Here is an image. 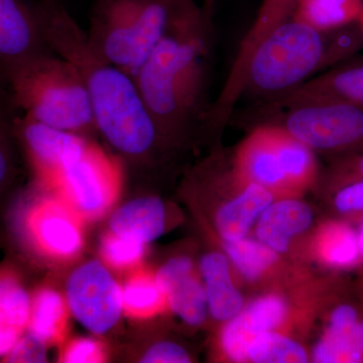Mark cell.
<instances>
[{"label": "cell", "mask_w": 363, "mask_h": 363, "mask_svg": "<svg viewBox=\"0 0 363 363\" xmlns=\"http://www.w3.org/2000/svg\"><path fill=\"white\" fill-rule=\"evenodd\" d=\"M212 54V20L185 0L135 78L167 147L206 126Z\"/></svg>", "instance_id": "cell-1"}, {"label": "cell", "mask_w": 363, "mask_h": 363, "mask_svg": "<svg viewBox=\"0 0 363 363\" xmlns=\"http://www.w3.org/2000/svg\"><path fill=\"white\" fill-rule=\"evenodd\" d=\"M45 42L75 67L89 95L98 133L121 156L149 162L167 147L135 78L93 51L87 32L58 0H35Z\"/></svg>", "instance_id": "cell-2"}, {"label": "cell", "mask_w": 363, "mask_h": 363, "mask_svg": "<svg viewBox=\"0 0 363 363\" xmlns=\"http://www.w3.org/2000/svg\"><path fill=\"white\" fill-rule=\"evenodd\" d=\"M362 47L357 23L324 32L291 18L253 52L240 98L269 104L353 58Z\"/></svg>", "instance_id": "cell-3"}, {"label": "cell", "mask_w": 363, "mask_h": 363, "mask_svg": "<svg viewBox=\"0 0 363 363\" xmlns=\"http://www.w3.org/2000/svg\"><path fill=\"white\" fill-rule=\"evenodd\" d=\"M7 85L23 116L83 138L98 133L82 79L70 62L54 52L40 55L11 72Z\"/></svg>", "instance_id": "cell-4"}, {"label": "cell", "mask_w": 363, "mask_h": 363, "mask_svg": "<svg viewBox=\"0 0 363 363\" xmlns=\"http://www.w3.org/2000/svg\"><path fill=\"white\" fill-rule=\"evenodd\" d=\"M185 0H93L88 42L135 78Z\"/></svg>", "instance_id": "cell-5"}, {"label": "cell", "mask_w": 363, "mask_h": 363, "mask_svg": "<svg viewBox=\"0 0 363 363\" xmlns=\"http://www.w3.org/2000/svg\"><path fill=\"white\" fill-rule=\"evenodd\" d=\"M257 124H274L313 150L342 152L363 147V106L311 101L278 111H257Z\"/></svg>", "instance_id": "cell-6"}, {"label": "cell", "mask_w": 363, "mask_h": 363, "mask_svg": "<svg viewBox=\"0 0 363 363\" xmlns=\"http://www.w3.org/2000/svg\"><path fill=\"white\" fill-rule=\"evenodd\" d=\"M66 302L79 323L91 333L104 335L123 315V286L101 262L89 260L69 277Z\"/></svg>", "instance_id": "cell-7"}, {"label": "cell", "mask_w": 363, "mask_h": 363, "mask_svg": "<svg viewBox=\"0 0 363 363\" xmlns=\"http://www.w3.org/2000/svg\"><path fill=\"white\" fill-rule=\"evenodd\" d=\"M286 131L274 124H257L240 143L233 166L245 181L259 184L274 195L293 194L286 157Z\"/></svg>", "instance_id": "cell-8"}, {"label": "cell", "mask_w": 363, "mask_h": 363, "mask_svg": "<svg viewBox=\"0 0 363 363\" xmlns=\"http://www.w3.org/2000/svg\"><path fill=\"white\" fill-rule=\"evenodd\" d=\"M50 52L35 0H0V82L7 84L11 72Z\"/></svg>", "instance_id": "cell-9"}, {"label": "cell", "mask_w": 363, "mask_h": 363, "mask_svg": "<svg viewBox=\"0 0 363 363\" xmlns=\"http://www.w3.org/2000/svg\"><path fill=\"white\" fill-rule=\"evenodd\" d=\"M55 180L74 210L86 217L104 213L116 192L111 169L90 147L66 164Z\"/></svg>", "instance_id": "cell-10"}, {"label": "cell", "mask_w": 363, "mask_h": 363, "mask_svg": "<svg viewBox=\"0 0 363 363\" xmlns=\"http://www.w3.org/2000/svg\"><path fill=\"white\" fill-rule=\"evenodd\" d=\"M16 224L21 240L52 257L67 259L82 248V234L77 222L54 203H35L21 212Z\"/></svg>", "instance_id": "cell-11"}, {"label": "cell", "mask_w": 363, "mask_h": 363, "mask_svg": "<svg viewBox=\"0 0 363 363\" xmlns=\"http://www.w3.org/2000/svg\"><path fill=\"white\" fill-rule=\"evenodd\" d=\"M16 135L38 175L52 180L66 164L89 147L83 136L38 123L21 112L16 117Z\"/></svg>", "instance_id": "cell-12"}, {"label": "cell", "mask_w": 363, "mask_h": 363, "mask_svg": "<svg viewBox=\"0 0 363 363\" xmlns=\"http://www.w3.org/2000/svg\"><path fill=\"white\" fill-rule=\"evenodd\" d=\"M311 101H341L363 106V58L346 60L288 94L259 105V108L278 111Z\"/></svg>", "instance_id": "cell-13"}, {"label": "cell", "mask_w": 363, "mask_h": 363, "mask_svg": "<svg viewBox=\"0 0 363 363\" xmlns=\"http://www.w3.org/2000/svg\"><path fill=\"white\" fill-rule=\"evenodd\" d=\"M169 309L189 326L198 327L207 317L206 293L194 274L192 260L178 257L167 262L155 276Z\"/></svg>", "instance_id": "cell-14"}, {"label": "cell", "mask_w": 363, "mask_h": 363, "mask_svg": "<svg viewBox=\"0 0 363 363\" xmlns=\"http://www.w3.org/2000/svg\"><path fill=\"white\" fill-rule=\"evenodd\" d=\"M313 213L306 203L295 199L272 202L255 227L257 240L278 253L286 252L291 241L311 225Z\"/></svg>", "instance_id": "cell-15"}, {"label": "cell", "mask_w": 363, "mask_h": 363, "mask_svg": "<svg viewBox=\"0 0 363 363\" xmlns=\"http://www.w3.org/2000/svg\"><path fill=\"white\" fill-rule=\"evenodd\" d=\"M274 194L259 184L245 182L233 199L217 211L215 224L224 241L247 238L253 224L274 202Z\"/></svg>", "instance_id": "cell-16"}, {"label": "cell", "mask_w": 363, "mask_h": 363, "mask_svg": "<svg viewBox=\"0 0 363 363\" xmlns=\"http://www.w3.org/2000/svg\"><path fill=\"white\" fill-rule=\"evenodd\" d=\"M32 295L18 274L0 269V359L11 352L28 328Z\"/></svg>", "instance_id": "cell-17"}, {"label": "cell", "mask_w": 363, "mask_h": 363, "mask_svg": "<svg viewBox=\"0 0 363 363\" xmlns=\"http://www.w3.org/2000/svg\"><path fill=\"white\" fill-rule=\"evenodd\" d=\"M167 213L160 198L140 197L126 202L112 214L111 233L142 245L157 240L166 228Z\"/></svg>", "instance_id": "cell-18"}, {"label": "cell", "mask_w": 363, "mask_h": 363, "mask_svg": "<svg viewBox=\"0 0 363 363\" xmlns=\"http://www.w3.org/2000/svg\"><path fill=\"white\" fill-rule=\"evenodd\" d=\"M199 271L211 316L228 321L240 314L243 298L233 285L228 257L221 252L207 253L200 260Z\"/></svg>", "instance_id": "cell-19"}, {"label": "cell", "mask_w": 363, "mask_h": 363, "mask_svg": "<svg viewBox=\"0 0 363 363\" xmlns=\"http://www.w3.org/2000/svg\"><path fill=\"white\" fill-rule=\"evenodd\" d=\"M315 257L324 266L345 271L362 262L357 230L343 221H329L320 227L314 240Z\"/></svg>", "instance_id": "cell-20"}, {"label": "cell", "mask_w": 363, "mask_h": 363, "mask_svg": "<svg viewBox=\"0 0 363 363\" xmlns=\"http://www.w3.org/2000/svg\"><path fill=\"white\" fill-rule=\"evenodd\" d=\"M363 0H298L292 20L318 30H334L357 23Z\"/></svg>", "instance_id": "cell-21"}, {"label": "cell", "mask_w": 363, "mask_h": 363, "mask_svg": "<svg viewBox=\"0 0 363 363\" xmlns=\"http://www.w3.org/2000/svg\"><path fill=\"white\" fill-rule=\"evenodd\" d=\"M312 359L319 363L363 362V315L341 327H326L313 350Z\"/></svg>", "instance_id": "cell-22"}, {"label": "cell", "mask_w": 363, "mask_h": 363, "mask_svg": "<svg viewBox=\"0 0 363 363\" xmlns=\"http://www.w3.org/2000/svg\"><path fill=\"white\" fill-rule=\"evenodd\" d=\"M67 308L61 294L52 289H40L32 295V311L26 331L48 345L54 342L63 331Z\"/></svg>", "instance_id": "cell-23"}, {"label": "cell", "mask_w": 363, "mask_h": 363, "mask_svg": "<svg viewBox=\"0 0 363 363\" xmlns=\"http://www.w3.org/2000/svg\"><path fill=\"white\" fill-rule=\"evenodd\" d=\"M18 113L9 85L0 82V198L13 185L18 174L16 121Z\"/></svg>", "instance_id": "cell-24"}, {"label": "cell", "mask_w": 363, "mask_h": 363, "mask_svg": "<svg viewBox=\"0 0 363 363\" xmlns=\"http://www.w3.org/2000/svg\"><path fill=\"white\" fill-rule=\"evenodd\" d=\"M224 248L229 262L243 278L257 281L278 260V252L267 247L259 240L242 238L235 241H224Z\"/></svg>", "instance_id": "cell-25"}, {"label": "cell", "mask_w": 363, "mask_h": 363, "mask_svg": "<svg viewBox=\"0 0 363 363\" xmlns=\"http://www.w3.org/2000/svg\"><path fill=\"white\" fill-rule=\"evenodd\" d=\"M248 360L255 363H304L305 348L292 339L274 331L259 334L248 347Z\"/></svg>", "instance_id": "cell-26"}, {"label": "cell", "mask_w": 363, "mask_h": 363, "mask_svg": "<svg viewBox=\"0 0 363 363\" xmlns=\"http://www.w3.org/2000/svg\"><path fill=\"white\" fill-rule=\"evenodd\" d=\"M298 0H262L257 18L245 37L241 40V49L252 54L269 33L292 18Z\"/></svg>", "instance_id": "cell-27"}, {"label": "cell", "mask_w": 363, "mask_h": 363, "mask_svg": "<svg viewBox=\"0 0 363 363\" xmlns=\"http://www.w3.org/2000/svg\"><path fill=\"white\" fill-rule=\"evenodd\" d=\"M123 311L133 316L145 317L160 311L166 298L156 279L135 276L123 286Z\"/></svg>", "instance_id": "cell-28"}, {"label": "cell", "mask_w": 363, "mask_h": 363, "mask_svg": "<svg viewBox=\"0 0 363 363\" xmlns=\"http://www.w3.org/2000/svg\"><path fill=\"white\" fill-rule=\"evenodd\" d=\"M288 310L285 298L274 294L257 298L240 313V316L253 339L259 334L276 330L285 321Z\"/></svg>", "instance_id": "cell-29"}, {"label": "cell", "mask_w": 363, "mask_h": 363, "mask_svg": "<svg viewBox=\"0 0 363 363\" xmlns=\"http://www.w3.org/2000/svg\"><path fill=\"white\" fill-rule=\"evenodd\" d=\"M145 247L138 241L111 233L102 241L101 253L105 262L111 266L124 269L135 266L143 259Z\"/></svg>", "instance_id": "cell-30"}, {"label": "cell", "mask_w": 363, "mask_h": 363, "mask_svg": "<svg viewBox=\"0 0 363 363\" xmlns=\"http://www.w3.org/2000/svg\"><path fill=\"white\" fill-rule=\"evenodd\" d=\"M252 337L248 333L240 314L228 320L221 334L222 350L226 357L234 362L248 360V347Z\"/></svg>", "instance_id": "cell-31"}, {"label": "cell", "mask_w": 363, "mask_h": 363, "mask_svg": "<svg viewBox=\"0 0 363 363\" xmlns=\"http://www.w3.org/2000/svg\"><path fill=\"white\" fill-rule=\"evenodd\" d=\"M333 204L339 213L353 218L363 216V180H350L336 183Z\"/></svg>", "instance_id": "cell-32"}, {"label": "cell", "mask_w": 363, "mask_h": 363, "mask_svg": "<svg viewBox=\"0 0 363 363\" xmlns=\"http://www.w3.org/2000/svg\"><path fill=\"white\" fill-rule=\"evenodd\" d=\"M2 362H47L48 344L26 331Z\"/></svg>", "instance_id": "cell-33"}, {"label": "cell", "mask_w": 363, "mask_h": 363, "mask_svg": "<svg viewBox=\"0 0 363 363\" xmlns=\"http://www.w3.org/2000/svg\"><path fill=\"white\" fill-rule=\"evenodd\" d=\"M104 357V351L96 340L79 338L69 344L62 359L67 363H95L101 362Z\"/></svg>", "instance_id": "cell-34"}, {"label": "cell", "mask_w": 363, "mask_h": 363, "mask_svg": "<svg viewBox=\"0 0 363 363\" xmlns=\"http://www.w3.org/2000/svg\"><path fill=\"white\" fill-rule=\"evenodd\" d=\"M143 363H188L191 362L185 348L179 344L164 341L154 344L143 355Z\"/></svg>", "instance_id": "cell-35"}, {"label": "cell", "mask_w": 363, "mask_h": 363, "mask_svg": "<svg viewBox=\"0 0 363 363\" xmlns=\"http://www.w3.org/2000/svg\"><path fill=\"white\" fill-rule=\"evenodd\" d=\"M363 180V154L339 162L335 172V182Z\"/></svg>", "instance_id": "cell-36"}, {"label": "cell", "mask_w": 363, "mask_h": 363, "mask_svg": "<svg viewBox=\"0 0 363 363\" xmlns=\"http://www.w3.org/2000/svg\"><path fill=\"white\" fill-rule=\"evenodd\" d=\"M218 0H203V4L201 6L203 11H204L205 16L208 18L212 20L213 18V13L215 11V6H216Z\"/></svg>", "instance_id": "cell-37"}, {"label": "cell", "mask_w": 363, "mask_h": 363, "mask_svg": "<svg viewBox=\"0 0 363 363\" xmlns=\"http://www.w3.org/2000/svg\"><path fill=\"white\" fill-rule=\"evenodd\" d=\"M358 220H359V227L357 229L358 243H359L360 253L363 259V216Z\"/></svg>", "instance_id": "cell-38"}, {"label": "cell", "mask_w": 363, "mask_h": 363, "mask_svg": "<svg viewBox=\"0 0 363 363\" xmlns=\"http://www.w3.org/2000/svg\"><path fill=\"white\" fill-rule=\"evenodd\" d=\"M357 25L359 26L360 32H362L363 37V9L362 14H360L359 18H358Z\"/></svg>", "instance_id": "cell-39"}, {"label": "cell", "mask_w": 363, "mask_h": 363, "mask_svg": "<svg viewBox=\"0 0 363 363\" xmlns=\"http://www.w3.org/2000/svg\"><path fill=\"white\" fill-rule=\"evenodd\" d=\"M362 150H363V147H362Z\"/></svg>", "instance_id": "cell-40"}]
</instances>
